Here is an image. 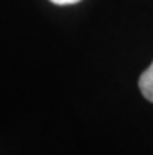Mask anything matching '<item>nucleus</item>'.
Instances as JSON below:
<instances>
[{"label":"nucleus","instance_id":"obj_1","mask_svg":"<svg viewBox=\"0 0 153 155\" xmlns=\"http://www.w3.org/2000/svg\"><path fill=\"white\" fill-rule=\"evenodd\" d=\"M139 89L144 97L153 102V61L139 77Z\"/></svg>","mask_w":153,"mask_h":155},{"label":"nucleus","instance_id":"obj_2","mask_svg":"<svg viewBox=\"0 0 153 155\" xmlns=\"http://www.w3.org/2000/svg\"><path fill=\"white\" fill-rule=\"evenodd\" d=\"M50 2L55 5H72V3L80 2V0H50Z\"/></svg>","mask_w":153,"mask_h":155}]
</instances>
